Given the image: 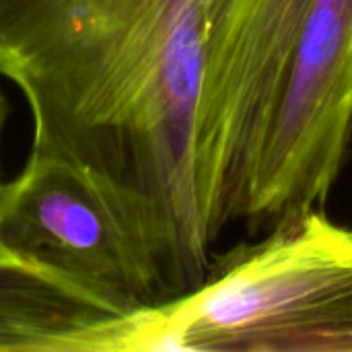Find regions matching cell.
<instances>
[{"label": "cell", "instance_id": "obj_1", "mask_svg": "<svg viewBox=\"0 0 352 352\" xmlns=\"http://www.w3.org/2000/svg\"><path fill=\"white\" fill-rule=\"evenodd\" d=\"M217 0H0V78L31 118L23 163L107 221L148 305L198 287L219 227L198 163Z\"/></svg>", "mask_w": 352, "mask_h": 352}, {"label": "cell", "instance_id": "obj_2", "mask_svg": "<svg viewBox=\"0 0 352 352\" xmlns=\"http://www.w3.org/2000/svg\"><path fill=\"white\" fill-rule=\"evenodd\" d=\"M144 351L352 352V229L322 208L276 221L153 307Z\"/></svg>", "mask_w": 352, "mask_h": 352}, {"label": "cell", "instance_id": "obj_3", "mask_svg": "<svg viewBox=\"0 0 352 352\" xmlns=\"http://www.w3.org/2000/svg\"><path fill=\"white\" fill-rule=\"evenodd\" d=\"M352 142V0H311L285 89L233 219L322 208Z\"/></svg>", "mask_w": 352, "mask_h": 352}, {"label": "cell", "instance_id": "obj_4", "mask_svg": "<svg viewBox=\"0 0 352 352\" xmlns=\"http://www.w3.org/2000/svg\"><path fill=\"white\" fill-rule=\"evenodd\" d=\"M311 0H217L204 52L198 163L214 223L235 202L278 107Z\"/></svg>", "mask_w": 352, "mask_h": 352}, {"label": "cell", "instance_id": "obj_5", "mask_svg": "<svg viewBox=\"0 0 352 352\" xmlns=\"http://www.w3.org/2000/svg\"><path fill=\"white\" fill-rule=\"evenodd\" d=\"M27 175L0 179V352H136L146 307L126 305L14 245L8 212Z\"/></svg>", "mask_w": 352, "mask_h": 352}, {"label": "cell", "instance_id": "obj_6", "mask_svg": "<svg viewBox=\"0 0 352 352\" xmlns=\"http://www.w3.org/2000/svg\"><path fill=\"white\" fill-rule=\"evenodd\" d=\"M21 169L27 184L8 212V239L126 305L151 307L103 214L68 184Z\"/></svg>", "mask_w": 352, "mask_h": 352}, {"label": "cell", "instance_id": "obj_7", "mask_svg": "<svg viewBox=\"0 0 352 352\" xmlns=\"http://www.w3.org/2000/svg\"><path fill=\"white\" fill-rule=\"evenodd\" d=\"M6 116H8V101H6V95L0 89V144H2V132H4V126H6Z\"/></svg>", "mask_w": 352, "mask_h": 352}]
</instances>
